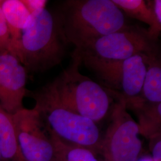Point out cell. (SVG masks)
<instances>
[{"label": "cell", "mask_w": 161, "mask_h": 161, "mask_svg": "<svg viewBox=\"0 0 161 161\" xmlns=\"http://www.w3.org/2000/svg\"><path fill=\"white\" fill-rule=\"evenodd\" d=\"M66 45L80 50L126 28L125 15L112 0H66L53 12Z\"/></svg>", "instance_id": "obj_1"}, {"label": "cell", "mask_w": 161, "mask_h": 161, "mask_svg": "<svg viewBox=\"0 0 161 161\" xmlns=\"http://www.w3.org/2000/svg\"><path fill=\"white\" fill-rule=\"evenodd\" d=\"M80 65L72 53L67 69L41 89L67 109L97 124L110 114L115 99L108 88L81 74Z\"/></svg>", "instance_id": "obj_2"}, {"label": "cell", "mask_w": 161, "mask_h": 161, "mask_svg": "<svg viewBox=\"0 0 161 161\" xmlns=\"http://www.w3.org/2000/svg\"><path fill=\"white\" fill-rule=\"evenodd\" d=\"M159 54L157 41L150 38L147 29L128 25L117 32L105 35L73 54L86 68L92 69L104 84L120 64L134 54Z\"/></svg>", "instance_id": "obj_3"}, {"label": "cell", "mask_w": 161, "mask_h": 161, "mask_svg": "<svg viewBox=\"0 0 161 161\" xmlns=\"http://www.w3.org/2000/svg\"><path fill=\"white\" fill-rule=\"evenodd\" d=\"M56 19L46 8L31 14V19L10 53L26 70L44 72L60 64L65 54Z\"/></svg>", "instance_id": "obj_4"}, {"label": "cell", "mask_w": 161, "mask_h": 161, "mask_svg": "<svg viewBox=\"0 0 161 161\" xmlns=\"http://www.w3.org/2000/svg\"><path fill=\"white\" fill-rule=\"evenodd\" d=\"M47 131L64 142L100 153L102 136L97 124L59 103L41 88L29 92Z\"/></svg>", "instance_id": "obj_5"}, {"label": "cell", "mask_w": 161, "mask_h": 161, "mask_svg": "<svg viewBox=\"0 0 161 161\" xmlns=\"http://www.w3.org/2000/svg\"><path fill=\"white\" fill-rule=\"evenodd\" d=\"M110 117L99 154L104 161H137L142 152L140 130L123 100H115Z\"/></svg>", "instance_id": "obj_6"}, {"label": "cell", "mask_w": 161, "mask_h": 161, "mask_svg": "<svg viewBox=\"0 0 161 161\" xmlns=\"http://www.w3.org/2000/svg\"><path fill=\"white\" fill-rule=\"evenodd\" d=\"M17 140L26 161H53L54 149L39 112L23 108L12 115Z\"/></svg>", "instance_id": "obj_7"}, {"label": "cell", "mask_w": 161, "mask_h": 161, "mask_svg": "<svg viewBox=\"0 0 161 161\" xmlns=\"http://www.w3.org/2000/svg\"><path fill=\"white\" fill-rule=\"evenodd\" d=\"M157 55L140 53L131 56L115 69L103 86L109 89L115 100L126 103L138 97L151 58Z\"/></svg>", "instance_id": "obj_8"}, {"label": "cell", "mask_w": 161, "mask_h": 161, "mask_svg": "<svg viewBox=\"0 0 161 161\" xmlns=\"http://www.w3.org/2000/svg\"><path fill=\"white\" fill-rule=\"evenodd\" d=\"M27 70L9 51L0 53V107L13 115L23 108Z\"/></svg>", "instance_id": "obj_9"}, {"label": "cell", "mask_w": 161, "mask_h": 161, "mask_svg": "<svg viewBox=\"0 0 161 161\" xmlns=\"http://www.w3.org/2000/svg\"><path fill=\"white\" fill-rule=\"evenodd\" d=\"M127 16L149 25L150 38L158 42L161 31V1L112 0Z\"/></svg>", "instance_id": "obj_10"}, {"label": "cell", "mask_w": 161, "mask_h": 161, "mask_svg": "<svg viewBox=\"0 0 161 161\" xmlns=\"http://www.w3.org/2000/svg\"><path fill=\"white\" fill-rule=\"evenodd\" d=\"M1 8L10 32L11 42L9 52H11L20 40L23 30L29 24L31 14L21 0L1 1Z\"/></svg>", "instance_id": "obj_11"}, {"label": "cell", "mask_w": 161, "mask_h": 161, "mask_svg": "<svg viewBox=\"0 0 161 161\" xmlns=\"http://www.w3.org/2000/svg\"><path fill=\"white\" fill-rule=\"evenodd\" d=\"M125 104L136 115L140 135L149 139L161 132V103L131 102Z\"/></svg>", "instance_id": "obj_12"}, {"label": "cell", "mask_w": 161, "mask_h": 161, "mask_svg": "<svg viewBox=\"0 0 161 161\" xmlns=\"http://www.w3.org/2000/svg\"><path fill=\"white\" fill-rule=\"evenodd\" d=\"M0 153L2 160L26 161L20 149L12 115L0 107Z\"/></svg>", "instance_id": "obj_13"}, {"label": "cell", "mask_w": 161, "mask_h": 161, "mask_svg": "<svg viewBox=\"0 0 161 161\" xmlns=\"http://www.w3.org/2000/svg\"><path fill=\"white\" fill-rule=\"evenodd\" d=\"M131 102L161 103V64L159 55L151 58L139 97L125 103Z\"/></svg>", "instance_id": "obj_14"}, {"label": "cell", "mask_w": 161, "mask_h": 161, "mask_svg": "<svg viewBox=\"0 0 161 161\" xmlns=\"http://www.w3.org/2000/svg\"><path fill=\"white\" fill-rule=\"evenodd\" d=\"M48 133L54 149L53 161H98L96 155L90 150L66 143L52 133Z\"/></svg>", "instance_id": "obj_15"}, {"label": "cell", "mask_w": 161, "mask_h": 161, "mask_svg": "<svg viewBox=\"0 0 161 161\" xmlns=\"http://www.w3.org/2000/svg\"><path fill=\"white\" fill-rule=\"evenodd\" d=\"M10 42V32L2 11L1 1H0V53L9 51Z\"/></svg>", "instance_id": "obj_16"}, {"label": "cell", "mask_w": 161, "mask_h": 161, "mask_svg": "<svg viewBox=\"0 0 161 161\" xmlns=\"http://www.w3.org/2000/svg\"><path fill=\"white\" fill-rule=\"evenodd\" d=\"M151 157L153 161H161V132L149 138Z\"/></svg>", "instance_id": "obj_17"}, {"label": "cell", "mask_w": 161, "mask_h": 161, "mask_svg": "<svg viewBox=\"0 0 161 161\" xmlns=\"http://www.w3.org/2000/svg\"><path fill=\"white\" fill-rule=\"evenodd\" d=\"M28 12L32 14L42 8H45L48 1L46 0H21Z\"/></svg>", "instance_id": "obj_18"}, {"label": "cell", "mask_w": 161, "mask_h": 161, "mask_svg": "<svg viewBox=\"0 0 161 161\" xmlns=\"http://www.w3.org/2000/svg\"><path fill=\"white\" fill-rule=\"evenodd\" d=\"M137 161H153V160L150 155H145L141 156Z\"/></svg>", "instance_id": "obj_19"}, {"label": "cell", "mask_w": 161, "mask_h": 161, "mask_svg": "<svg viewBox=\"0 0 161 161\" xmlns=\"http://www.w3.org/2000/svg\"><path fill=\"white\" fill-rule=\"evenodd\" d=\"M0 160H2V158H1V153H0Z\"/></svg>", "instance_id": "obj_20"}, {"label": "cell", "mask_w": 161, "mask_h": 161, "mask_svg": "<svg viewBox=\"0 0 161 161\" xmlns=\"http://www.w3.org/2000/svg\"><path fill=\"white\" fill-rule=\"evenodd\" d=\"M0 161H1V160H0Z\"/></svg>", "instance_id": "obj_21"}]
</instances>
